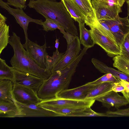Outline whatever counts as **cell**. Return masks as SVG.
I'll return each instance as SVG.
<instances>
[{"mask_svg":"<svg viewBox=\"0 0 129 129\" xmlns=\"http://www.w3.org/2000/svg\"><path fill=\"white\" fill-rule=\"evenodd\" d=\"M92 4L96 19L98 21L114 18L122 12L121 9L110 8L105 6L98 2L97 0H92Z\"/></svg>","mask_w":129,"mask_h":129,"instance_id":"16","label":"cell"},{"mask_svg":"<svg viewBox=\"0 0 129 129\" xmlns=\"http://www.w3.org/2000/svg\"><path fill=\"white\" fill-rule=\"evenodd\" d=\"M91 62L95 67L101 72L110 73L115 77L129 82V75L107 66L100 60L93 58Z\"/></svg>","mask_w":129,"mask_h":129,"instance_id":"18","label":"cell"},{"mask_svg":"<svg viewBox=\"0 0 129 129\" xmlns=\"http://www.w3.org/2000/svg\"><path fill=\"white\" fill-rule=\"evenodd\" d=\"M103 5L110 8L121 9L125 0H97Z\"/></svg>","mask_w":129,"mask_h":129,"instance_id":"30","label":"cell"},{"mask_svg":"<svg viewBox=\"0 0 129 129\" xmlns=\"http://www.w3.org/2000/svg\"><path fill=\"white\" fill-rule=\"evenodd\" d=\"M102 20L108 26L120 47L124 37L129 32V17L121 18L118 15L113 19Z\"/></svg>","mask_w":129,"mask_h":129,"instance_id":"7","label":"cell"},{"mask_svg":"<svg viewBox=\"0 0 129 129\" xmlns=\"http://www.w3.org/2000/svg\"><path fill=\"white\" fill-rule=\"evenodd\" d=\"M9 5L7 2H5L2 0H0L1 7L5 9L9 13L13 15L15 18L16 22L23 29L25 38V42L24 44L23 45L27 51L29 40L27 31L29 23L33 22L42 25L43 22L41 19H35L31 18L25 13L23 9L13 8Z\"/></svg>","mask_w":129,"mask_h":129,"instance_id":"4","label":"cell"},{"mask_svg":"<svg viewBox=\"0 0 129 129\" xmlns=\"http://www.w3.org/2000/svg\"><path fill=\"white\" fill-rule=\"evenodd\" d=\"M81 43L78 36H75L72 41L67 44L66 52L51 70V73L65 67L76 58L81 49Z\"/></svg>","mask_w":129,"mask_h":129,"instance_id":"8","label":"cell"},{"mask_svg":"<svg viewBox=\"0 0 129 129\" xmlns=\"http://www.w3.org/2000/svg\"><path fill=\"white\" fill-rule=\"evenodd\" d=\"M27 0H25V2H26V1H27Z\"/></svg>","mask_w":129,"mask_h":129,"instance_id":"40","label":"cell"},{"mask_svg":"<svg viewBox=\"0 0 129 129\" xmlns=\"http://www.w3.org/2000/svg\"><path fill=\"white\" fill-rule=\"evenodd\" d=\"M59 43V39H56L55 41V47L56 48V50H58Z\"/></svg>","mask_w":129,"mask_h":129,"instance_id":"38","label":"cell"},{"mask_svg":"<svg viewBox=\"0 0 129 129\" xmlns=\"http://www.w3.org/2000/svg\"><path fill=\"white\" fill-rule=\"evenodd\" d=\"M118 81L117 78L110 73H107L95 80L88 83L92 85H96L105 82H114Z\"/></svg>","mask_w":129,"mask_h":129,"instance_id":"31","label":"cell"},{"mask_svg":"<svg viewBox=\"0 0 129 129\" xmlns=\"http://www.w3.org/2000/svg\"><path fill=\"white\" fill-rule=\"evenodd\" d=\"M7 2L10 6L16 8L25 9L26 7L25 0H7Z\"/></svg>","mask_w":129,"mask_h":129,"instance_id":"33","label":"cell"},{"mask_svg":"<svg viewBox=\"0 0 129 129\" xmlns=\"http://www.w3.org/2000/svg\"><path fill=\"white\" fill-rule=\"evenodd\" d=\"M95 101L89 100H79L56 98L41 101L37 105H44L67 107L86 108L91 107Z\"/></svg>","mask_w":129,"mask_h":129,"instance_id":"10","label":"cell"},{"mask_svg":"<svg viewBox=\"0 0 129 129\" xmlns=\"http://www.w3.org/2000/svg\"><path fill=\"white\" fill-rule=\"evenodd\" d=\"M9 26L6 23L0 26V54L9 43Z\"/></svg>","mask_w":129,"mask_h":129,"instance_id":"28","label":"cell"},{"mask_svg":"<svg viewBox=\"0 0 129 129\" xmlns=\"http://www.w3.org/2000/svg\"><path fill=\"white\" fill-rule=\"evenodd\" d=\"M96 100L101 102L104 106L108 109L114 107L118 109L121 106L129 104L124 96H121L117 92L113 91L98 98Z\"/></svg>","mask_w":129,"mask_h":129,"instance_id":"15","label":"cell"},{"mask_svg":"<svg viewBox=\"0 0 129 129\" xmlns=\"http://www.w3.org/2000/svg\"><path fill=\"white\" fill-rule=\"evenodd\" d=\"M73 0L86 17V25L89 26L98 20L91 0Z\"/></svg>","mask_w":129,"mask_h":129,"instance_id":"17","label":"cell"},{"mask_svg":"<svg viewBox=\"0 0 129 129\" xmlns=\"http://www.w3.org/2000/svg\"><path fill=\"white\" fill-rule=\"evenodd\" d=\"M13 83L7 80H0V100L13 103Z\"/></svg>","mask_w":129,"mask_h":129,"instance_id":"22","label":"cell"},{"mask_svg":"<svg viewBox=\"0 0 129 129\" xmlns=\"http://www.w3.org/2000/svg\"><path fill=\"white\" fill-rule=\"evenodd\" d=\"M46 42L42 46L29 39L27 44V52L29 56L40 67L44 69L46 67L45 56L47 53Z\"/></svg>","mask_w":129,"mask_h":129,"instance_id":"13","label":"cell"},{"mask_svg":"<svg viewBox=\"0 0 129 129\" xmlns=\"http://www.w3.org/2000/svg\"><path fill=\"white\" fill-rule=\"evenodd\" d=\"M13 95L14 100L22 104H37L41 101L33 89L16 83L13 84Z\"/></svg>","mask_w":129,"mask_h":129,"instance_id":"9","label":"cell"},{"mask_svg":"<svg viewBox=\"0 0 129 129\" xmlns=\"http://www.w3.org/2000/svg\"><path fill=\"white\" fill-rule=\"evenodd\" d=\"M13 101L18 110L16 117H62L60 114L44 109L37 104H22L14 99Z\"/></svg>","mask_w":129,"mask_h":129,"instance_id":"5","label":"cell"},{"mask_svg":"<svg viewBox=\"0 0 129 129\" xmlns=\"http://www.w3.org/2000/svg\"><path fill=\"white\" fill-rule=\"evenodd\" d=\"M117 79L118 82L125 88V90L129 91V82L118 78Z\"/></svg>","mask_w":129,"mask_h":129,"instance_id":"35","label":"cell"},{"mask_svg":"<svg viewBox=\"0 0 129 129\" xmlns=\"http://www.w3.org/2000/svg\"><path fill=\"white\" fill-rule=\"evenodd\" d=\"M7 80L14 81V76L12 67H10L6 63L5 60L0 58V80Z\"/></svg>","mask_w":129,"mask_h":129,"instance_id":"25","label":"cell"},{"mask_svg":"<svg viewBox=\"0 0 129 129\" xmlns=\"http://www.w3.org/2000/svg\"><path fill=\"white\" fill-rule=\"evenodd\" d=\"M7 18L4 16L1 13H0V26L6 23Z\"/></svg>","mask_w":129,"mask_h":129,"instance_id":"36","label":"cell"},{"mask_svg":"<svg viewBox=\"0 0 129 129\" xmlns=\"http://www.w3.org/2000/svg\"><path fill=\"white\" fill-rule=\"evenodd\" d=\"M12 48L14 55L10 62L15 69L29 73L44 80L48 78L52 73L38 65L31 58L22 44L20 39L14 32L10 36L9 43Z\"/></svg>","mask_w":129,"mask_h":129,"instance_id":"3","label":"cell"},{"mask_svg":"<svg viewBox=\"0 0 129 129\" xmlns=\"http://www.w3.org/2000/svg\"><path fill=\"white\" fill-rule=\"evenodd\" d=\"M121 92L123 95L126 98L129 104V91H126L124 90Z\"/></svg>","mask_w":129,"mask_h":129,"instance_id":"37","label":"cell"},{"mask_svg":"<svg viewBox=\"0 0 129 129\" xmlns=\"http://www.w3.org/2000/svg\"><path fill=\"white\" fill-rule=\"evenodd\" d=\"M63 53H60L58 50H56L53 52L52 56H50L47 53L45 56L46 71L52 73L53 68L59 60Z\"/></svg>","mask_w":129,"mask_h":129,"instance_id":"27","label":"cell"},{"mask_svg":"<svg viewBox=\"0 0 129 129\" xmlns=\"http://www.w3.org/2000/svg\"><path fill=\"white\" fill-rule=\"evenodd\" d=\"M125 90L124 87L118 81L112 83V91L118 92H121Z\"/></svg>","mask_w":129,"mask_h":129,"instance_id":"34","label":"cell"},{"mask_svg":"<svg viewBox=\"0 0 129 129\" xmlns=\"http://www.w3.org/2000/svg\"><path fill=\"white\" fill-rule=\"evenodd\" d=\"M14 76L13 83L29 87L37 92L44 79L13 68Z\"/></svg>","mask_w":129,"mask_h":129,"instance_id":"12","label":"cell"},{"mask_svg":"<svg viewBox=\"0 0 129 129\" xmlns=\"http://www.w3.org/2000/svg\"><path fill=\"white\" fill-rule=\"evenodd\" d=\"M88 49L84 47L78 56L68 65L52 73L44 80L37 92L41 101L56 98L59 93L68 89L79 63Z\"/></svg>","mask_w":129,"mask_h":129,"instance_id":"1","label":"cell"},{"mask_svg":"<svg viewBox=\"0 0 129 129\" xmlns=\"http://www.w3.org/2000/svg\"><path fill=\"white\" fill-rule=\"evenodd\" d=\"M45 21L43 22L42 26L43 30L46 32L52 31L56 29L59 30L60 32L63 35V37L66 39L67 44L71 42L75 38V36L65 31L63 28L58 23L53 20L49 19H45Z\"/></svg>","mask_w":129,"mask_h":129,"instance_id":"21","label":"cell"},{"mask_svg":"<svg viewBox=\"0 0 129 129\" xmlns=\"http://www.w3.org/2000/svg\"><path fill=\"white\" fill-rule=\"evenodd\" d=\"M111 91V82L103 83L94 85L87 95L86 100L95 101L98 98Z\"/></svg>","mask_w":129,"mask_h":129,"instance_id":"19","label":"cell"},{"mask_svg":"<svg viewBox=\"0 0 129 129\" xmlns=\"http://www.w3.org/2000/svg\"><path fill=\"white\" fill-rule=\"evenodd\" d=\"M102 116L108 117H129V107L124 109H118L115 111H108L102 113Z\"/></svg>","mask_w":129,"mask_h":129,"instance_id":"29","label":"cell"},{"mask_svg":"<svg viewBox=\"0 0 129 129\" xmlns=\"http://www.w3.org/2000/svg\"><path fill=\"white\" fill-rule=\"evenodd\" d=\"M113 66L119 71L129 75V60L122 56L117 55L113 58Z\"/></svg>","mask_w":129,"mask_h":129,"instance_id":"26","label":"cell"},{"mask_svg":"<svg viewBox=\"0 0 129 129\" xmlns=\"http://www.w3.org/2000/svg\"><path fill=\"white\" fill-rule=\"evenodd\" d=\"M90 28V33L95 44L102 48L109 56L114 57L120 55V47L117 43L113 41L95 28L93 27Z\"/></svg>","mask_w":129,"mask_h":129,"instance_id":"6","label":"cell"},{"mask_svg":"<svg viewBox=\"0 0 129 129\" xmlns=\"http://www.w3.org/2000/svg\"><path fill=\"white\" fill-rule=\"evenodd\" d=\"M94 85L88 83L78 87L67 89L59 93L56 98L76 100H84L88 93Z\"/></svg>","mask_w":129,"mask_h":129,"instance_id":"14","label":"cell"},{"mask_svg":"<svg viewBox=\"0 0 129 129\" xmlns=\"http://www.w3.org/2000/svg\"><path fill=\"white\" fill-rule=\"evenodd\" d=\"M127 6V15L129 17V0H125Z\"/></svg>","mask_w":129,"mask_h":129,"instance_id":"39","label":"cell"},{"mask_svg":"<svg viewBox=\"0 0 129 129\" xmlns=\"http://www.w3.org/2000/svg\"><path fill=\"white\" fill-rule=\"evenodd\" d=\"M45 109L61 114L62 117H88L93 112L90 107L72 108L56 106L44 105H38Z\"/></svg>","mask_w":129,"mask_h":129,"instance_id":"11","label":"cell"},{"mask_svg":"<svg viewBox=\"0 0 129 129\" xmlns=\"http://www.w3.org/2000/svg\"><path fill=\"white\" fill-rule=\"evenodd\" d=\"M18 113L17 108L14 102L0 100V117H16Z\"/></svg>","mask_w":129,"mask_h":129,"instance_id":"24","label":"cell"},{"mask_svg":"<svg viewBox=\"0 0 129 129\" xmlns=\"http://www.w3.org/2000/svg\"><path fill=\"white\" fill-rule=\"evenodd\" d=\"M120 47V55L129 60V32L124 37Z\"/></svg>","mask_w":129,"mask_h":129,"instance_id":"32","label":"cell"},{"mask_svg":"<svg viewBox=\"0 0 129 129\" xmlns=\"http://www.w3.org/2000/svg\"><path fill=\"white\" fill-rule=\"evenodd\" d=\"M78 23L80 32L79 39L81 44L84 47L88 48L93 47L95 44L90 30H88L85 28L84 21H80Z\"/></svg>","mask_w":129,"mask_h":129,"instance_id":"23","label":"cell"},{"mask_svg":"<svg viewBox=\"0 0 129 129\" xmlns=\"http://www.w3.org/2000/svg\"><path fill=\"white\" fill-rule=\"evenodd\" d=\"M70 13L72 18L75 21H84L85 23L87 18L81 10L73 0H61Z\"/></svg>","mask_w":129,"mask_h":129,"instance_id":"20","label":"cell"},{"mask_svg":"<svg viewBox=\"0 0 129 129\" xmlns=\"http://www.w3.org/2000/svg\"><path fill=\"white\" fill-rule=\"evenodd\" d=\"M45 19H51L61 26L67 32L78 36L77 28L63 3L55 0H30L27 4Z\"/></svg>","mask_w":129,"mask_h":129,"instance_id":"2","label":"cell"}]
</instances>
